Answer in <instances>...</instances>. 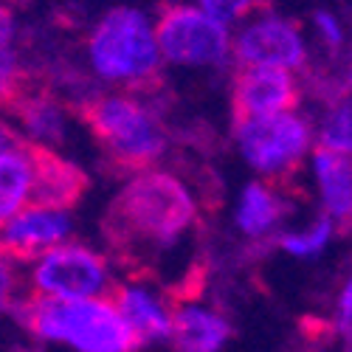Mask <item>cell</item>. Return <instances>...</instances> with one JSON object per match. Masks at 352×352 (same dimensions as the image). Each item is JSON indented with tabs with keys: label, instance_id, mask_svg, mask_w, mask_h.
<instances>
[{
	"label": "cell",
	"instance_id": "obj_1",
	"mask_svg": "<svg viewBox=\"0 0 352 352\" xmlns=\"http://www.w3.org/2000/svg\"><path fill=\"white\" fill-rule=\"evenodd\" d=\"M197 220L189 189L169 172H138L116 195L104 217V237L113 251L135 259L181 240Z\"/></svg>",
	"mask_w": 352,
	"mask_h": 352
},
{
	"label": "cell",
	"instance_id": "obj_2",
	"mask_svg": "<svg viewBox=\"0 0 352 352\" xmlns=\"http://www.w3.org/2000/svg\"><path fill=\"white\" fill-rule=\"evenodd\" d=\"M9 313L43 341H63L79 352H135L138 336L110 299H54L28 293Z\"/></svg>",
	"mask_w": 352,
	"mask_h": 352
},
{
	"label": "cell",
	"instance_id": "obj_3",
	"mask_svg": "<svg viewBox=\"0 0 352 352\" xmlns=\"http://www.w3.org/2000/svg\"><path fill=\"white\" fill-rule=\"evenodd\" d=\"M96 74L107 82L127 85L138 94L155 91L161 74V51L153 25L135 9L107 12L87 43Z\"/></svg>",
	"mask_w": 352,
	"mask_h": 352
},
{
	"label": "cell",
	"instance_id": "obj_4",
	"mask_svg": "<svg viewBox=\"0 0 352 352\" xmlns=\"http://www.w3.org/2000/svg\"><path fill=\"white\" fill-rule=\"evenodd\" d=\"M76 113L119 169L141 172L164 155V130L138 99L87 96L76 104Z\"/></svg>",
	"mask_w": 352,
	"mask_h": 352
},
{
	"label": "cell",
	"instance_id": "obj_5",
	"mask_svg": "<svg viewBox=\"0 0 352 352\" xmlns=\"http://www.w3.org/2000/svg\"><path fill=\"white\" fill-rule=\"evenodd\" d=\"M237 141L245 161L274 184H287L313 146V127L305 116L285 110L237 122Z\"/></svg>",
	"mask_w": 352,
	"mask_h": 352
},
{
	"label": "cell",
	"instance_id": "obj_6",
	"mask_svg": "<svg viewBox=\"0 0 352 352\" xmlns=\"http://www.w3.org/2000/svg\"><path fill=\"white\" fill-rule=\"evenodd\" d=\"M32 285L40 296L54 299H96L107 296L113 279L107 262L94 248L79 243H60L40 254L32 271Z\"/></svg>",
	"mask_w": 352,
	"mask_h": 352
},
{
	"label": "cell",
	"instance_id": "obj_7",
	"mask_svg": "<svg viewBox=\"0 0 352 352\" xmlns=\"http://www.w3.org/2000/svg\"><path fill=\"white\" fill-rule=\"evenodd\" d=\"M161 56L184 65H223L231 51L226 23L214 20L203 9L166 6L153 28Z\"/></svg>",
	"mask_w": 352,
	"mask_h": 352
},
{
	"label": "cell",
	"instance_id": "obj_8",
	"mask_svg": "<svg viewBox=\"0 0 352 352\" xmlns=\"http://www.w3.org/2000/svg\"><path fill=\"white\" fill-rule=\"evenodd\" d=\"M299 99H302L299 82L287 68L243 65L231 91L234 122L293 110L299 104Z\"/></svg>",
	"mask_w": 352,
	"mask_h": 352
},
{
	"label": "cell",
	"instance_id": "obj_9",
	"mask_svg": "<svg viewBox=\"0 0 352 352\" xmlns=\"http://www.w3.org/2000/svg\"><path fill=\"white\" fill-rule=\"evenodd\" d=\"M234 56L240 65H274V68H305L307 48L299 34L296 23L279 17H262L245 25L237 43Z\"/></svg>",
	"mask_w": 352,
	"mask_h": 352
},
{
	"label": "cell",
	"instance_id": "obj_10",
	"mask_svg": "<svg viewBox=\"0 0 352 352\" xmlns=\"http://www.w3.org/2000/svg\"><path fill=\"white\" fill-rule=\"evenodd\" d=\"M71 217L60 209L25 206L17 214L0 220V256L34 259L43 251L60 245L71 237Z\"/></svg>",
	"mask_w": 352,
	"mask_h": 352
},
{
	"label": "cell",
	"instance_id": "obj_11",
	"mask_svg": "<svg viewBox=\"0 0 352 352\" xmlns=\"http://www.w3.org/2000/svg\"><path fill=\"white\" fill-rule=\"evenodd\" d=\"M32 150V192H28V206H43V209H71L79 203V197L87 189V175L60 158L54 150L28 141Z\"/></svg>",
	"mask_w": 352,
	"mask_h": 352
},
{
	"label": "cell",
	"instance_id": "obj_12",
	"mask_svg": "<svg viewBox=\"0 0 352 352\" xmlns=\"http://www.w3.org/2000/svg\"><path fill=\"white\" fill-rule=\"evenodd\" d=\"M107 299L116 305L124 316V321L133 327L141 344L153 341H166L169 338V324H172V302L158 299L155 293L135 287V285H116L110 287Z\"/></svg>",
	"mask_w": 352,
	"mask_h": 352
},
{
	"label": "cell",
	"instance_id": "obj_13",
	"mask_svg": "<svg viewBox=\"0 0 352 352\" xmlns=\"http://www.w3.org/2000/svg\"><path fill=\"white\" fill-rule=\"evenodd\" d=\"M228 321L206 307H175L172 305V324L169 338L178 352H217L228 338Z\"/></svg>",
	"mask_w": 352,
	"mask_h": 352
},
{
	"label": "cell",
	"instance_id": "obj_14",
	"mask_svg": "<svg viewBox=\"0 0 352 352\" xmlns=\"http://www.w3.org/2000/svg\"><path fill=\"white\" fill-rule=\"evenodd\" d=\"M313 169L321 186V197H324L327 217L341 220V226H349V212H352V175H349V158L324 146L313 150Z\"/></svg>",
	"mask_w": 352,
	"mask_h": 352
},
{
	"label": "cell",
	"instance_id": "obj_15",
	"mask_svg": "<svg viewBox=\"0 0 352 352\" xmlns=\"http://www.w3.org/2000/svg\"><path fill=\"white\" fill-rule=\"evenodd\" d=\"M12 113L20 116V122L25 127V135H28L32 144L51 146V144H60L65 138V110L54 96L40 91V87L32 91V94H25L12 107Z\"/></svg>",
	"mask_w": 352,
	"mask_h": 352
},
{
	"label": "cell",
	"instance_id": "obj_16",
	"mask_svg": "<svg viewBox=\"0 0 352 352\" xmlns=\"http://www.w3.org/2000/svg\"><path fill=\"white\" fill-rule=\"evenodd\" d=\"M28 192H32V150L28 141H20L9 150H0V220L25 209Z\"/></svg>",
	"mask_w": 352,
	"mask_h": 352
},
{
	"label": "cell",
	"instance_id": "obj_17",
	"mask_svg": "<svg viewBox=\"0 0 352 352\" xmlns=\"http://www.w3.org/2000/svg\"><path fill=\"white\" fill-rule=\"evenodd\" d=\"M287 212V203L279 197V192L268 184H248L243 197H240V209H237V223L245 234L251 237H262L279 226V220Z\"/></svg>",
	"mask_w": 352,
	"mask_h": 352
},
{
	"label": "cell",
	"instance_id": "obj_18",
	"mask_svg": "<svg viewBox=\"0 0 352 352\" xmlns=\"http://www.w3.org/2000/svg\"><path fill=\"white\" fill-rule=\"evenodd\" d=\"M32 91H37V85H34L32 74L20 65L17 54L9 48H0V107L12 110Z\"/></svg>",
	"mask_w": 352,
	"mask_h": 352
},
{
	"label": "cell",
	"instance_id": "obj_19",
	"mask_svg": "<svg viewBox=\"0 0 352 352\" xmlns=\"http://www.w3.org/2000/svg\"><path fill=\"white\" fill-rule=\"evenodd\" d=\"M333 231H336V226L324 214V217H318V223L313 228H307L305 234H285V237H282V248L287 254H293V256H313V254H318L321 248L330 243Z\"/></svg>",
	"mask_w": 352,
	"mask_h": 352
},
{
	"label": "cell",
	"instance_id": "obj_20",
	"mask_svg": "<svg viewBox=\"0 0 352 352\" xmlns=\"http://www.w3.org/2000/svg\"><path fill=\"white\" fill-rule=\"evenodd\" d=\"M349 144H352V135H349V99L344 96L341 107L336 104L333 113L327 116L324 127H321V144L318 146L341 153V155H349Z\"/></svg>",
	"mask_w": 352,
	"mask_h": 352
},
{
	"label": "cell",
	"instance_id": "obj_21",
	"mask_svg": "<svg viewBox=\"0 0 352 352\" xmlns=\"http://www.w3.org/2000/svg\"><path fill=\"white\" fill-rule=\"evenodd\" d=\"M200 6L206 14H212L220 23H234V20H243L254 12H262L268 6V0H200Z\"/></svg>",
	"mask_w": 352,
	"mask_h": 352
},
{
	"label": "cell",
	"instance_id": "obj_22",
	"mask_svg": "<svg viewBox=\"0 0 352 352\" xmlns=\"http://www.w3.org/2000/svg\"><path fill=\"white\" fill-rule=\"evenodd\" d=\"M20 296L23 293H20V279L14 271V259L0 256V310H9Z\"/></svg>",
	"mask_w": 352,
	"mask_h": 352
},
{
	"label": "cell",
	"instance_id": "obj_23",
	"mask_svg": "<svg viewBox=\"0 0 352 352\" xmlns=\"http://www.w3.org/2000/svg\"><path fill=\"white\" fill-rule=\"evenodd\" d=\"M316 25H318V34L324 37V43H327L330 48H341L344 32H341L338 20H336L330 12H316Z\"/></svg>",
	"mask_w": 352,
	"mask_h": 352
},
{
	"label": "cell",
	"instance_id": "obj_24",
	"mask_svg": "<svg viewBox=\"0 0 352 352\" xmlns=\"http://www.w3.org/2000/svg\"><path fill=\"white\" fill-rule=\"evenodd\" d=\"M14 37V17L6 6H0V48H6Z\"/></svg>",
	"mask_w": 352,
	"mask_h": 352
},
{
	"label": "cell",
	"instance_id": "obj_25",
	"mask_svg": "<svg viewBox=\"0 0 352 352\" xmlns=\"http://www.w3.org/2000/svg\"><path fill=\"white\" fill-rule=\"evenodd\" d=\"M338 305H341L338 327H341V333H344V336H349V307H352V287H349V285H344V290H341V299H338Z\"/></svg>",
	"mask_w": 352,
	"mask_h": 352
},
{
	"label": "cell",
	"instance_id": "obj_26",
	"mask_svg": "<svg viewBox=\"0 0 352 352\" xmlns=\"http://www.w3.org/2000/svg\"><path fill=\"white\" fill-rule=\"evenodd\" d=\"M14 144H20V135L0 119V150H9V146H14Z\"/></svg>",
	"mask_w": 352,
	"mask_h": 352
},
{
	"label": "cell",
	"instance_id": "obj_27",
	"mask_svg": "<svg viewBox=\"0 0 352 352\" xmlns=\"http://www.w3.org/2000/svg\"><path fill=\"white\" fill-rule=\"evenodd\" d=\"M6 3H25V0H6Z\"/></svg>",
	"mask_w": 352,
	"mask_h": 352
}]
</instances>
